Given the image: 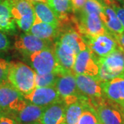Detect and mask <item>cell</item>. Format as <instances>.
Masks as SVG:
<instances>
[{"label": "cell", "mask_w": 124, "mask_h": 124, "mask_svg": "<svg viewBox=\"0 0 124 124\" xmlns=\"http://www.w3.org/2000/svg\"><path fill=\"white\" fill-rule=\"evenodd\" d=\"M35 70L25 63L19 61L9 63L7 81L23 96L35 88Z\"/></svg>", "instance_id": "cell-1"}, {"label": "cell", "mask_w": 124, "mask_h": 124, "mask_svg": "<svg viewBox=\"0 0 124 124\" xmlns=\"http://www.w3.org/2000/svg\"><path fill=\"white\" fill-rule=\"evenodd\" d=\"M97 61L99 68L97 79L101 82L124 74V50L120 46L108 55L98 58Z\"/></svg>", "instance_id": "cell-2"}, {"label": "cell", "mask_w": 124, "mask_h": 124, "mask_svg": "<svg viewBox=\"0 0 124 124\" xmlns=\"http://www.w3.org/2000/svg\"><path fill=\"white\" fill-rule=\"evenodd\" d=\"M29 62L36 73L44 75L53 72L64 74L65 71L59 66L54 51V47L37 51L28 55Z\"/></svg>", "instance_id": "cell-3"}, {"label": "cell", "mask_w": 124, "mask_h": 124, "mask_svg": "<svg viewBox=\"0 0 124 124\" xmlns=\"http://www.w3.org/2000/svg\"><path fill=\"white\" fill-rule=\"evenodd\" d=\"M26 103L22 94L8 81L0 84V114L14 116Z\"/></svg>", "instance_id": "cell-4"}, {"label": "cell", "mask_w": 124, "mask_h": 124, "mask_svg": "<svg viewBox=\"0 0 124 124\" xmlns=\"http://www.w3.org/2000/svg\"><path fill=\"white\" fill-rule=\"evenodd\" d=\"M8 6L16 25L28 33L35 21V13L30 0H5Z\"/></svg>", "instance_id": "cell-5"}, {"label": "cell", "mask_w": 124, "mask_h": 124, "mask_svg": "<svg viewBox=\"0 0 124 124\" xmlns=\"http://www.w3.org/2000/svg\"><path fill=\"white\" fill-rule=\"evenodd\" d=\"M90 104L95 110L98 118L103 124H124L123 111L116 104L108 101L103 98L89 100Z\"/></svg>", "instance_id": "cell-6"}, {"label": "cell", "mask_w": 124, "mask_h": 124, "mask_svg": "<svg viewBox=\"0 0 124 124\" xmlns=\"http://www.w3.org/2000/svg\"><path fill=\"white\" fill-rule=\"evenodd\" d=\"M54 87L59 94L60 99L66 106L79 99L86 98L81 94L77 88L74 72H67L61 75L59 77Z\"/></svg>", "instance_id": "cell-7"}, {"label": "cell", "mask_w": 124, "mask_h": 124, "mask_svg": "<svg viewBox=\"0 0 124 124\" xmlns=\"http://www.w3.org/2000/svg\"><path fill=\"white\" fill-rule=\"evenodd\" d=\"M77 19V29L84 38L96 37L108 32L97 14L79 13Z\"/></svg>", "instance_id": "cell-8"}, {"label": "cell", "mask_w": 124, "mask_h": 124, "mask_svg": "<svg viewBox=\"0 0 124 124\" xmlns=\"http://www.w3.org/2000/svg\"><path fill=\"white\" fill-rule=\"evenodd\" d=\"M84 39L87 47L97 58L106 57L119 47L114 36L109 32Z\"/></svg>", "instance_id": "cell-9"}, {"label": "cell", "mask_w": 124, "mask_h": 124, "mask_svg": "<svg viewBox=\"0 0 124 124\" xmlns=\"http://www.w3.org/2000/svg\"><path fill=\"white\" fill-rule=\"evenodd\" d=\"M14 46L15 49L23 55L29 54L46 48H53L52 41L40 39L30 33H23L16 37Z\"/></svg>", "instance_id": "cell-10"}, {"label": "cell", "mask_w": 124, "mask_h": 124, "mask_svg": "<svg viewBox=\"0 0 124 124\" xmlns=\"http://www.w3.org/2000/svg\"><path fill=\"white\" fill-rule=\"evenodd\" d=\"M98 58L87 48L77 54L73 66L75 75H83L97 78L99 75Z\"/></svg>", "instance_id": "cell-11"}, {"label": "cell", "mask_w": 124, "mask_h": 124, "mask_svg": "<svg viewBox=\"0 0 124 124\" xmlns=\"http://www.w3.org/2000/svg\"><path fill=\"white\" fill-rule=\"evenodd\" d=\"M103 95L110 101L124 107V74L101 82Z\"/></svg>", "instance_id": "cell-12"}, {"label": "cell", "mask_w": 124, "mask_h": 124, "mask_svg": "<svg viewBox=\"0 0 124 124\" xmlns=\"http://www.w3.org/2000/svg\"><path fill=\"white\" fill-rule=\"evenodd\" d=\"M76 83L81 94L89 100L102 98L103 95L101 81L97 78L83 75H75Z\"/></svg>", "instance_id": "cell-13"}, {"label": "cell", "mask_w": 124, "mask_h": 124, "mask_svg": "<svg viewBox=\"0 0 124 124\" xmlns=\"http://www.w3.org/2000/svg\"><path fill=\"white\" fill-rule=\"evenodd\" d=\"M23 97L27 101L44 108L61 100L59 94L54 86L35 88L31 93L24 95Z\"/></svg>", "instance_id": "cell-14"}, {"label": "cell", "mask_w": 124, "mask_h": 124, "mask_svg": "<svg viewBox=\"0 0 124 124\" xmlns=\"http://www.w3.org/2000/svg\"><path fill=\"white\" fill-rule=\"evenodd\" d=\"M70 22L63 24H59V25H64L68 27L65 29L59 28V35L57 39L61 41L63 44L68 45L77 54L80 52L85 50L88 47L85 44L84 39L77 31V28L76 27L69 28Z\"/></svg>", "instance_id": "cell-15"}, {"label": "cell", "mask_w": 124, "mask_h": 124, "mask_svg": "<svg viewBox=\"0 0 124 124\" xmlns=\"http://www.w3.org/2000/svg\"><path fill=\"white\" fill-rule=\"evenodd\" d=\"M66 104L62 100L46 107L39 120L41 124H65Z\"/></svg>", "instance_id": "cell-16"}, {"label": "cell", "mask_w": 124, "mask_h": 124, "mask_svg": "<svg viewBox=\"0 0 124 124\" xmlns=\"http://www.w3.org/2000/svg\"><path fill=\"white\" fill-rule=\"evenodd\" d=\"M54 51L59 66L66 72H73V66L77 57L75 52L57 39L54 44Z\"/></svg>", "instance_id": "cell-17"}, {"label": "cell", "mask_w": 124, "mask_h": 124, "mask_svg": "<svg viewBox=\"0 0 124 124\" xmlns=\"http://www.w3.org/2000/svg\"><path fill=\"white\" fill-rule=\"evenodd\" d=\"M101 4L102 10L99 17L108 32L112 35L123 33L124 32V28L117 17L115 11L109 5L106 4L103 2H101Z\"/></svg>", "instance_id": "cell-18"}, {"label": "cell", "mask_w": 124, "mask_h": 124, "mask_svg": "<svg viewBox=\"0 0 124 124\" xmlns=\"http://www.w3.org/2000/svg\"><path fill=\"white\" fill-rule=\"evenodd\" d=\"M30 34L40 39L52 41L57 39L59 35V28L54 25L42 22L39 19L35 18V21L29 31Z\"/></svg>", "instance_id": "cell-19"}, {"label": "cell", "mask_w": 124, "mask_h": 124, "mask_svg": "<svg viewBox=\"0 0 124 124\" xmlns=\"http://www.w3.org/2000/svg\"><path fill=\"white\" fill-rule=\"evenodd\" d=\"M44 107H41L27 101L26 105L14 116L18 124H28L34 122H39L44 111Z\"/></svg>", "instance_id": "cell-20"}, {"label": "cell", "mask_w": 124, "mask_h": 124, "mask_svg": "<svg viewBox=\"0 0 124 124\" xmlns=\"http://www.w3.org/2000/svg\"><path fill=\"white\" fill-rule=\"evenodd\" d=\"M47 4L58 18L59 23L69 22L73 13L71 0H47Z\"/></svg>", "instance_id": "cell-21"}, {"label": "cell", "mask_w": 124, "mask_h": 124, "mask_svg": "<svg viewBox=\"0 0 124 124\" xmlns=\"http://www.w3.org/2000/svg\"><path fill=\"white\" fill-rule=\"evenodd\" d=\"M35 17L39 19L42 22L49 23L56 26H59V21L53 11L49 7L47 3L31 1Z\"/></svg>", "instance_id": "cell-22"}, {"label": "cell", "mask_w": 124, "mask_h": 124, "mask_svg": "<svg viewBox=\"0 0 124 124\" xmlns=\"http://www.w3.org/2000/svg\"><path fill=\"white\" fill-rule=\"evenodd\" d=\"M16 23L8 6L6 1L0 2V31L4 33L14 34L16 31Z\"/></svg>", "instance_id": "cell-23"}, {"label": "cell", "mask_w": 124, "mask_h": 124, "mask_svg": "<svg viewBox=\"0 0 124 124\" xmlns=\"http://www.w3.org/2000/svg\"><path fill=\"white\" fill-rule=\"evenodd\" d=\"M88 103V99L84 98L68 105L66 110L65 124H77Z\"/></svg>", "instance_id": "cell-24"}, {"label": "cell", "mask_w": 124, "mask_h": 124, "mask_svg": "<svg viewBox=\"0 0 124 124\" xmlns=\"http://www.w3.org/2000/svg\"><path fill=\"white\" fill-rule=\"evenodd\" d=\"M60 75L61 74L57 72H53L44 75H40L35 72V88L53 87L56 84V82Z\"/></svg>", "instance_id": "cell-25"}, {"label": "cell", "mask_w": 124, "mask_h": 124, "mask_svg": "<svg viewBox=\"0 0 124 124\" xmlns=\"http://www.w3.org/2000/svg\"><path fill=\"white\" fill-rule=\"evenodd\" d=\"M100 121L98 118L97 112L90 103H88L85 108L77 124H99Z\"/></svg>", "instance_id": "cell-26"}, {"label": "cell", "mask_w": 124, "mask_h": 124, "mask_svg": "<svg viewBox=\"0 0 124 124\" xmlns=\"http://www.w3.org/2000/svg\"><path fill=\"white\" fill-rule=\"evenodd\" d=\"M102 10V4L100 0H87L83 8L79 13H94L100 15Z\"/></svg>", "instance_id": "cell-27"}, {"label": "cell", "mask_w": 124, "mask_h": 124, "mask_svg": "<svg viewBox=\"0 0 124 124\" xmlns=\"http://www.w3.org/2000/svg\"><path fill=\"white\" fill-rule=\"evenodd\" d=\"M101 2L109 5L115 11L116 16L124 28V5L118 4L115 0H100Z\"/></svg>", "instance_id": "cell-28"}, {"label": "cell", "mask_w": 124, "mask_h": 124, "mask_svg": "<svg viewBox=\"0 0 124 124\" xmlns=\"http://www.w3.org/2000/svg\"><path fill=\"white\" fill-rule=\"evenodd\" d=\"M9 63L6 59L0 58V84L7 81Z\"/></svg>", "instance_id": "cell-29"}, {"label": "cell", "mask_w": 124, "mask_h": 124, "mask_svg": "<svg viewBox=\"0 0 124 124\" xmlns=\"http://www.w3.org/2000/svg\"><path fill=\"white\" fill-rule=\"evenodd\" d=\"M10 46V42L5 33L0 31V52L7 51Z\"/></svg>", "instance_id": "cell-30"}, {"label": "cell", "mask_w": 124, "mask_h": 124, "mask_svg": "<svg viewBox=\"0 0 124 124\" xmlns=\"http://www.w3.org/2000/svg\"><path fill=\"white\" fill-rule=\"evenodd\" d=\"M0 124H18V123L14 116L0 114Z\"/></svg>", "instance_id": "cell-31"}, {"label": "cell", "mask_w": 124, "mask_h": 124, "mask_svg": "<svg viewBox=\"0 0 124 124\" xmlns=\"http://www.w3.org/2000/svg\"><path fill=\"white\" fill-rule=\"evenodd\" d=\"M86 1L87 0H71L72 8H73V13H79L83 8Z\"/></svg>", "instance_id": "cell-32"}, {"label": "cell", "mask_w": 124, "mask_h": 124, "mask_svg": "<svg viewBox=\"0 0 124 124\" xmlns=\"http://www.w3.org/2000/svg\"><path fill=\"white\" fill-rule=\"evenodd\" d=\"M113 36L115 38L116 41H117V43L119 44L120 46L123 49H124V32L123 33L120 34V35H116Z\"/></svg>", "instance_id": "cell-33"}, {"label": "cell", "mask_w": 124, "mask_h": 124, "mask_svg": "<svg viewBox=\"0 0 124 124\" xmlns=\"http://www.w3.org/2000/svg\"><path fill=\"white\" fill-rule=\"evenodd\" d=\"M118 4L121 5H124V0H115Z\"/></svg>", "instance_id": "cell-34"}, {"label": "cell", "mask_w": 124, "mask_h": 124, "mask_svg": "<svg viewBox=\"0 0 124 124\" xmlns=\"http://www.w3.org/2000/svg\"><path fill=\"white\" fill-rule=\"evenodd\" d=\"M30 1H40V2L47 3V0H30Z\"/></svg>", "instance_id": "cell-35"}, {"label": "cell", "mask_w": 124, "mask_h": 124, "mask_svg": "<svg viewBox=\"0 0 124 124\" xmlns=\"http://www.w3.org/2000/svg\"><path fill=\"white\" fill-rule=\"evenodd\" d=\"M41 124L40 122H34V123H31V124Z\"/></svg>", "instance_id": "cell-36"}, {"label": "cell", "mask_w": 124, "mask_h": 124, "mask_svg": "<svg viewBox=\"0 0 124 124\" xmlns=\"http://www.w3.org/2000/svg\"><path fill=\"white\" fill-rule=\"evenodd\" d=\"M122 111H123V114H124V107L122 108Z\"/></svg>", "instance_id": "cell-37"}, {"label": "cell", "mask_w": 124, "mask_h": 124, "mask_svg": "<svg viewBox=\"0 0 124 124\" xmlns=\"http://www.w3.org/2000/svg\"><path fill=\"white\" fill-rule=\"evenodd\" d=\"M4 1V0H0V2H1V1Z\"/></svg>", "instance_id": "cell-38"}, {"label": "cell", "mask_w": 124, "mask_h": 124, "mask_svg": "<svg viewBox=\"0 0 124 124\" xmlns=\"http://www.w3.org/2000/svg\"><path fill=\"white\" fill-rule=\"evenodd\" d=\"M99 124H102V123H101V122H100V123H99Z\"/></svg>", "instance_id": "cell-39"}, {"label": "cell", "mask_w": 124, "mask_h": 124, "mask_svg": "<svg viewBox=\"0 0 124 124\" xmlns=\"http://www.w3.org/2000/svg\"></svg>", "instance_id": "cell-40"}]
</instances>
